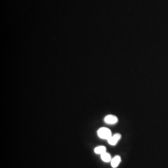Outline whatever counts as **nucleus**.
Instances as JSON below:
<instances>
[{"instance_id":"nucleus-1","label":"nucleus","mask_w":168,"mask_h":168,"mask_svg":"<svg viewBox=\"0 0 168 168\" xmlns=\"http://www.w3.org/2000/svg\"><path fill=\"white\" fill-rule=\"evenodd\" d=\"M99 137L103 139L107 140L112 136V133L109 129L106 128H101L97 131Z\"/></svg>"},{"instance_id":"nucleus-2","label":"nucleus","mask_w":168,"mask_h":168,"mask_svg":"<svg viewBox=\"0 0 168 168\" xmlns=\"http://www.w3.org/2000/svg\"><path fill=\"white\" fill-rule=\"evenodd\" d=\"M121 136L120 134H115L113 136H111L107 140L110 145L115 146L121 139Z\"/></svg>"},{"instance_id":"nucleus-3","label":"nucleus","mask_w":168,"mask_h":168,"mask_svg":"<svg viewBox=\"0 0 168 168\" xmlns=\"http://www.w3.org/2000/svg\"><path fill=\"white\" fill-rule=\"evenodd\" d=\"M118 121V118L113 115H107L104 118V121L107 124H116Z\"/></svg>"},{"instance_id":"nucleus-4","label":"nucleus","mask_w":168,"mask_h":168,"mask_svg":"<svg viewBox=\"0 0 168 168\" xmlns=\"http://www.w3.org/2000/svg\"><path fill=\"white\" fill-rule=\"evenodd\" d=\"M121 161V159L120 156L116 155L111 160V164L112 167L113 168H115L118 167V166L120 164Z\"/></svg>"},{"instance_id":"nucleus-5","label":"nucleus","mask_w":168,"mask_h":168,"mask_svg":"<svg viewBox=\"0 0 168 168\" xmlns=\"http://www.w3.org/2000/svg\"><path fill=\"white\" fill-rule=\"evenodd\" d=\"M101 158L102 160L106 163L109 162L112 160L111 155L109 153L107 152L104 153L101 155Z\"/></svg>"},{"instance_id":"nucleus-6","label":"nucleus","mask_w":168,"mask_h":168,"mask_svg":"<svg viewBox=\"0 0 168 168\" xmlns=\"http://www.w3.org/2000/svg\"><path fill=\"white\" fill-rule=\"evenodd\" d=\"M94 152L96 154L101 155L106 152V147L103 146H98L97 147L95 148L94 149Z\"/></svg>"}]
</instances>
